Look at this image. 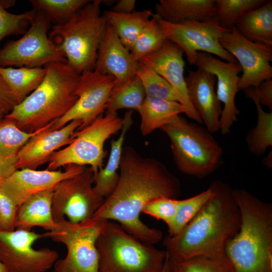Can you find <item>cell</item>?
<instances>
[{
    "label": "cell",
    "mask_w": 272,
    "mask_h": 272,
    "mask_svg": "<svg viewBox=\"0 0 272 272\" xmlns=\"http://www.w3.org/2000/svg\"><path fill=\"white\" fill-rule=\"evenodd\" d=\"M119 169L116 186L92 218L116 221L142 242L151 245L159 242L162 231L144 224L140 214L144 206L154 199H177L181 192L179 180L162 163L142 157L130 147H123Z\"/></svg>",
    "instance_id": "cell-1"
},
{
    "label": "cell",
    "mask_w": 272,
    "mask_h": 272,
    "mask_svg": "<svg viewBox=\"0 0 272 272\" xmlns=\"http://www.w3.org/2000/svg\"><path fill=\"white\" fill-rule=\"evenodd\" d=\"M209 187L213 195L196 216L178 234L164 238L168 259L226 256V245L240 227V210L233 189L227 183L214 180Z\"/></svg>",
    "instance_id": "cell-2"
},
{
    "label": "cell",
    "mask_w": 272,
    "mask_h": 272,
    "mask_svg": "<svg viewBox=\"0 0 272 272\" xmlns=\"http://www.w3.org/2000/svg\"><path fill=\"white\" fill-rule=\"evenodd\" d=\"M241 222L227 243L226 256L234 272H272V205L244 189H234Z\"/></svg>",
    "instance_id": "cell-3"
},
{
    "label": "cell",
    "mask_w": 272,
    "mask_h": 272,
    "mask_svg": "<svg viewBox=\"0 0 272 272\" xmlns=\"http://www.w3.org/2000/svg\"><path fill=\"white\" fill-rule=\"evenodd\" d=\"M44 67L45 75L40 85L4 116L26 132L35 131L59 119L78 99L80 74L66 63L52 62Z\"/></svg>",
    "instance_id": "cell-4"
},
{
    "label": "cell",
    "mask_w": 272,
    "mask_h": 272,
    "mask_svg": "<svg viewBox=\"0 0 272 272\" xmlns=\"http://www.w3.org/2000/svg\"><path fill=\"white\" fill-rule=\"evenodd\" d=\"M100 0L90 1L66 23L54 25L49 37L64 54L66 63L79 74L94 70L108 23L100 14Z\"/></svg>",
    "instance_id": "cell-5"
},
{
    "label": "cell",
    "mask_w": 272,
    "mask_h": 272,
    "mask_svg": "<svg viewBox=\"0 0 272 272\" xmlns=\"http://www.w3.org/2000/svg\"><path fill=\"white\" fill-rule=\"evenodd\" d=\"M96 246L99 272H160L167 258L165 250L142 242L110 220L105 221Z\"/></svg>",
    "instance_id": "cell-6"
},
{
    "label": "cell",
    "mask_w": 272,
    "mask_h": 272,
    "mask_svg": "<svg viewBox=\"0 0 272 272\" xmlns=\"http://www.w3.org/2000/svg\"><path fill=\"white\" fill-rule=\"evenodd\" d=\"M168 137L177 169L187 175L204 178L222 164V147L204 127L178 115L160 128Z\"/></svg>",
    "instance_id": "cell-7"
},
{
    "label": "cell",
    "mask_w": 272,
    "mask_h": 272,
    "mask_svg": "<svg viewBox=\"0 0 272 272\" xmlns=\"http://www.w3.org/2000/svg\"><path fill=\"white\" fill-rule=\"evenodd\" d=\"M123 119L116 112L98 116L87 127L77 130L73 142L65 148L53 153L47 170H56L70 164L88 166L94 173L103 167L107 155L106 141L121 130Z\"/></svg>",
    "instance_id": "cell-8"
},
{
    "label": "cell",
    "mask_w": 272,
    "mask_h": 272,
    "mask_svg": "<svg viewBox=\"0 0 272 272\" xmlns=\"http://www.w3.org/2000/svg\"><path fill=\"white\" fill-rule=\"evenodd\" d=\"M106 220L92 218L78 223L65 218L55 228L45 233L55 242L63 243L67 254L53 265L54 272H99L97 239Z\"/></svg>",
    "instance_id": "cell-9"
},
{
    "label": "cell",
    "mask_w": 272,
    "mask_h": 272,
    "mask_svg": "<svg viewBox=\"0 0 272 272\" xmlns=\"http://www.w3.org/2000/svg\"><path fill=\"white\" fill-rule=\"evenodd\" d=\"M35 10L30 27L22 37L0 50V66L43 67L52 62L66 63L63 53L47 35L50 22L43 13Z\"/></svg>",
    "instance_id": "cell-10"
},
{
    "label": "cell",
    "mask_w": 272,
    "mask_h": 272,
    "mask_svg": "<svg viewBox=\"0 0 272 272\" xmlns=\"http://www.w3.org/2000/svg\"><path fill=\"white\" fill-rule=\"evenodd\" d=\"M94 173L85 166L77 175L60 182L53 190L52 217L55 223L64 218L78 223L92 218L105 198L93 190Z\"/></svg>",
    "instance_id": "cell-11"
},
{
    "label": "cell",
    "mask_w": 272,
    "mask_h": 272,
    "mask_svg": "<svg viewBox=\"0 0 272 272\" xmlns=\"http://www.w3.org/2000/svg\"><path fill=\"white\" fill-rule=\"evenodd\" d=\"M155 15L168 39L183 50L190 65L195 64L197 52L199 51L215 54L227 62H237L219 42L223 34L230 30L219 26L214 19L205 22L190 21L173 24Z\"/></svg>",
    "instance_id": "cell-12"
},
{
    "label": "cell",
    "mask_w": 272,
    "mask_h": 272,
    "mask_svg": "<svg viewBox=\"0 0 272 272\" xmlns=\"http://www.w3.org/2000/svg\"><path fill=\"white\" fill-rule=\"evenodd\" d=\"M45 238L44 233L0 230V260L9 272H45L58 260V253L49 248L35 249L32 245Z\"/></svg>",
    "instance_id": "cell-13"
},
{
    "label": "cell",
    "mask_w": 272,
    "mask_h": 272,
    "mask_svg": "<svg viewBox=\"0 0 272 272\" xmlns=\"http://www.w3.org/2000/svg\"><path fill=\"white\" fill-rule=\"evenodd\" d=\"M114 84L112 76L95 70L81 73L76 89L77 102L64 115L54 121L51 129H58L77 119L82 121L77 130L88 126L105 111Z\"/></svg>",
    "instance_id": "cell-14"
},
{
    "label": "cell",
    "mask_w": 272,
    "mask_h": 272,
    "mask_svg": "<svg viewBox=\"0 0 272 272\" xmlns=\"http://www.w3.org/2000/svg\"><path fill=\"white\" fill-rule=\"evenodd\" d=\"M222 47L240 65L242 76L238 83L239 91L257 87L272 78V46L249 41L235 27L225 32L219 39Z\"/></svg>",
    "instance_id": "cell-15"
},
{
    "label": "cell",
    "mask_w": 272,
    "mask_h": 272,
    "mask_svg": "<svg viewBox=\"0 0 272 272\" xmlns=\"http://www.w3.org/2000/svg\"><path fill=\"white\" fill-rule=\"evenodd\" d=\"M195 65L213 73L217 79L216 94L221 103L224 105L220 119V130L223 134H228L240 114L235 100L239 91L238 75L242 72L241 67L238 62L223 61L203 52H197Z\"/></svg>",
    "instance_id": "cell-16"
},
{
    "label": "cell",
    "mask_w": 272,
    "mask_h": 272,
    "mask_svg": "<svg viewBox=\"0 0 272 272\" xmlns=\"http://www.w3.org/2000/svg\"><path fill=\"white\" fill-rule=\"evenodd\" d=\"M64 167V171L29 168L16 170L3 181L0 187L19 207L37 193L54 190L60 182L77 175L85 166L70 164Z\"/></svg>",
    "instance_id": "cell-17"
},
{
    "label": "cell",
    "mask_w": 272,
    "mask_h": 272,
    "mask_svg": "<svg viewBox=\"0 0 272 272\" xmlns=\"http://www.w3.org/2000/svg\"><path fill=\"white\" fill-rule=\"evenodd\" d=\"M184 52L176 44L167 40L158 51L140 61L152 68L163 77L177 94L180 103L186 109V115L198 124L202 121L189 99L184 76Z\"/></svg>",
    "instance_id": "cell-18"
},
{
    "label": "cell",
    "mask_w": 272,
    "mask_h": 272,
    "mask_svg": "<svg viewBox=\"0 0 272 272\" xmlns=\"http://www.w3.org/2000/svg\"><path fill=\"white\" fill-rule=\"evenodd\" d=\"M81 124V120H74L58 129H52V126L33 136L19 151L16 170L36 169L48 162L57 150L73 142V135Z\"/></svg>",
    "instance_id": "cell-19"
},
{
    "label": "cell",
    "mask_w": 272,
    "mask_h": 272,
    "mask_svg": "<svg viewBox=\"0 0 272 272\" xmlns=\"http://www.w3.org/2000/svg\"><path fill=\"white\" fill-rule=\"evenodd\" d=\"M185 81L190 102L206 128L211 133L220 130L222 108L215 89L216 76L198 68L188 71Z\"/></svg>",
    "instance_id": "cell-20"
},
{
    "label": "cell",
    "mask_w": 272,
    "mask_h": 272,
    "mask_svg": "<svg viewBox=\"0 0 272 272\" xmlns=\"http://www.w3.org/2000/svg\"><path fill=\"white\" fill-rule=\"evenodd\" d=\"M139 62L132 59L130 51L108 24L98 50L94 70L103 75L112 76L115 84L117 85L136 75Z\"/></svg>",
    "instance_id": "cell-21"
},
{
    "label": "cell",
    "mask_w": 272,
    "mask_h": 272,
    "mask_svg": "<svg viewBox=\"0 0 272 272\" xmlns=\"http://www.w3.org/2000/svg\"><path fill=\"white\" fill-rule=\"evenodd\" d=\"M53 195V190L42 191L32 195L19 206L16 229L31 231L34 227H40L47 231L53 230L56 226L52 213Z\"/></svg>",
    "instance_id": "cell-22"
},
{
    "label": "cell",
    "mask_w": 272,
    "mask_h": 272,
    "mask_svg": "<svg viewBox=\"0 0 272 272\" xmlns=\"http://www.w3.org/2000/svg\"><path fill=\"white\" fill-rule=\"evenodd\" d=\"M215 0H160L155 5L156 14L170 23L205 22L215 17Z\"/></svg>",
    "instance_id": "cell-23"
},
{
    "label": "cell",
    "mask_w": 272,
    "mask_h": 272,
    "mask_svg": "<svg viewBox=\"0 0 272 272\" xmlns=\"http://www.w3.org/2000/svg\"><path fill=\"white\" fill-rule=\"evenodd\" d=\"M133 111H126L123 119V124L118 138L110 142V151L106 165L94 173L93 190L98 195L106 198L113 191L118 183L119 175L118 169L123 148L126 134L133 123Z\"/></svg>",
    "instance_id": "cell-24"
},
{
    "label": "cell",
    "mask_w": 272,
    "mask_h": 272,
    "mask_svg": "<svg viewBox=\"0 0 272 272\" xmlns=\"http://www.w3.org/2000/svg\"><path fill=\"white\" fill-rule=\"evenodd\" d=\"M138 111L141 118V132L146 136L171 123L180 114H185L186 109L177 101L146 97Z\"/></svg>",
    "instance_id": "cell-25"
},
{
    "label": "cell",
    "mask_w": 272,
    "mask_h": 272,
    "mask_svg": "<svg viewBox=\"0 0 272 272\" xmlns=\"http://www.w3.org/2000/svg\"><path fill=\"white\" fill-rule=\"evenodd\" d=\"M235 28L249 41L272 46V1L245 13Z\"/></svg>",
    "instance_id": "cell-26"
},
{
    "label": "cell",
    "mask_w": 272,
    "mask_h": 272,
    "mask_svg": "<svg viewBox=\"0 0 272 272\" xmlns=\"http://www.w3.org/2000/svg\"><path fill=\"white\" fill-rule=\"evenodd\" d=\"M103 15L122 44L130 51L154 13L150 10L135 11L129 14L117 13L109 10L105 11Z\"/></svg>",
    "instance_id": "cell-27"
},
{
    "label": "cell",
    "mask_w": 272,
    "mask_h": 272,
    "mask_svg": "<svg viewBox=\"0 0 272 272\" xmlns=\"http://www.w3.org/2000/svg\"><path fill=\"white\" fill-rule=\"evenodd\" d=\"M245 97L252 100L256 106L257 119L256 125L246 134L245 141L250 152L256 156L264 154L272 147V111L266 112L259 103L255 88L245 89Z\"/></svg>",
    "instance_id": "cell-28"
},
{
    "label": "cell",
    "mask_w": 272,
    "mask_h": 272,
    "mask_svg": "<svg viewBox=\"0 0 272 272\" xmlns=\"http://www.w3.org/2000/svg\"><path fill=\"white\" fill-rule=\"evenodd\" d=\"M54 121L40 129L29 132L20 129L15 120L4 117L0 120V161L15 168L21 148L33 136L52 126Z\"/></svg>",
    "instance_id": "cell-29"
},
{
    "label": "cell",
    "mask_w": 272,
    "mask_h": 272,
    "mask_svg": "<svg viewBox=\"0 0 272 272\" xmlns=\"http://www.w3.org/2000/svg\"><path fill=\"white\" fill-rule=\"evenodd\" d=\"M43 67L0 66V74L9 86L17 103L21 102L40 85L45 75Z\"/></svg>",
    "instance_id": "cell-30"
},
{
    "label": "cell",
    "mask_w": 272,
    "mask_h": 272,
    "mask_svg": "<svg viewBox=\"0 0 272 272\" xmlns=\"http://www.w3.org/2000/svg\"><path fill=\"white\" fill-rule=\"evenodd\" d=\"M146 97L143 86L136 74L124 83L114 84L105 111L106 113L116 112L121 109L138 111Z\"/></svg>",
    "instance_id": "cell-31"
},
{
    "label": "cell",
    "mask_w": 272,
    "mask_h": 272,
    "mask_svg": "<svg viewBox=\"0 0 272 272\" xmlns=\"http://www.w3.org/2000/svg\"><path fill=\"white\" fill-rule=\"evenodd\" d=\"M168 40L155 14L136 39L130 51L132 59L139 62L144 57L159 50Z\"/></svg>",
    "instance_id": "cell-32"
},
{
    "label": "cell",
    "mask_w": 272,
    "mask_h": 272,
    "mask_svg": "<svg viewBox=\"0 0 272 272\" xmlns=\"http://www.w3.org/2000/svg\"><path fill=\"white\" fill-rule=\"evenodd\" d=\"M265 0H215L214 20L221 27L231 30L239 18L248 11L256 8Z\"/></svg>",
    "instance_id": "cell-33"
},
{
    "label": "cell",
    "mask_w": 272,
    "mask_h": 272,
    "mask_svg": "<svg viewBox=\"0 0 272 272\" xmlns=\"http://www.w3.org/2000/svg\"><path fill=\"white\" fill-rule=\"evenodd\" d=\"M33 9L46 16L54 25H62L90 1L87 0H30Z\"/></svg>",
    "instance_id": "cell-34"
},
{
    "label": "cell",
    "mask_w": 272,
    "mask_h": 272,
    "mask_svg": "<svg viewBox=\"0 0 272 272\" xmlns=\"http://www.w3.org/2000/svg\"><path fill=\"white\" fill-rule=\"evenodd\" d=\"M209 188L191 197L178 199L175 215L167 225L168 235L173 236L180 232L199 213L213 195Z\"/></svg>",
    "instance_id": "cell-35"
},
{
    "label": "cell",
    "mask_w": 272,
    "mask_h": 272,
    "mask_svg": "<svg viewBox=\"0 0 272 272\" xmlns=\"http://www.w3.org/2000/svg\"><path fill=\"white\" fill-rule=\"evenodd\" d=\"M136 74L141 80L146 97L180 103L172 87L151 67L139 61Z\"/></svg>",
    "instance_id": "cell-36"
},
{
    "label": "cell",
    "mask_w": 272,
    "mask_h": 272,
    "mask_svg": "<svg viewBox=\"0 0 272 272\" xmlns=\"http://www.w3.org/2000/svg\"><path fill=\"white\" fill-rule=\"evenodd\" d=\"M168 260L170 272H234L226 256L218 258L197 256L179 260L168 258Z\"/></svg>",
    "instance_id": "cell-37"
},
{
    "label": "cell",
    "mask_w": 272,
    "mask_h": 272,
    "mask_svg": "<svg viewBox=\"0 0 272 272\" xmlns=\"http://www.w3.org/2000/svg\"><path fill=\"white\" fill-rule=\"evenodd\" d=\"M35 13L33 9L22 14H12L6 10L0 2V42L7 36L24 34Z\"/></svg>",
    "instance_id": "cell-38"
},
{
    "label": "cell",
    "mask_w": 272,
    "mask_h": 272,
    "mask_svg": "<svg viewBox=\"0 0 272 272\" xmlns=\"http://www.w3.org/2000/svg\"><path fill=\"white\" fill-rule=\"evenodd\" d=\"M178 199L159 197L147 203L142 213L164 221L168 225L173 220L177 208Z\"/></svg>",
    "instance_id": "cell-39"
},
{
    "label": "cell",
    "mask_w": 272,
    "mask_h": 272,
    "mask_svg": "<svg viewBox=\"0 0 272 272\" xmlns=\"http://www.w3.org/2000/svg\"><path fill=\"white\" fill-rule=\"evenodd\" d=\"M18 207L0 187V230H15V222Z\"/></svg>",
    "instance_id": "cell-40"
},
{
    "label": "cell",
    "mask_w": 272,
    "mask_h": 272,
    "mask_svg": "<svg viewBox=\"0 0 272 272\" xmlns=\"http://www.w3.org/2000/svg\"><path fill=\"white\" fill-rule=\"evenodd\" d=\"M16 105L17 103L9 86L0 74V110L6 115Z\"/></svg>",
    "instance_id": "cell-41"
},
{
    "label": "cell",
    "mask_w": 272,
    "mask_h": 272,
    "mask_svg": "<svg viewBox=\"0 0 272 272\" xmlns=\"http://www.w3.org/2000/svg\"><path fill=\"white\" fill-rule=\"evenodd\" d=\"M255 88L260 105L266 106L270 111H272V80L263 81Z\"/></svg>",
    "instance_id": "cell-42"
},
{
    "label": "cell",
    "mask_w": 272,
    "mask_h": 272,
    "mask_svg": "<svg viewBox=\"0 0 272 272\" xmlns=\"http://www.w3.org/2000/svg\"><path fill=\"white\" fill-rule=\"evenodd\" d=\"M135 0H120L110 11L120 14H129L135 11Z\"/></svg>",
    "instance_id": "cell-43"
},
{
    "label": "cell",
    "mask_w": 272,
    "mask_h": 272,
    "mask_svg": "<svg viewBox=\"0 0 272 272\" xmlns=\"http://www.w3.org/2000/svg\"><path fill=\"white\" fill-rule=\"evenodd\" d=\"M16 170L14 166L0 161V186L3 181Z\"/></svg>",
    "instance_id": "cell-44"
},
{
    "label": "cell",
    "mask_w": 272,
    "mask_h": 272,
    "mask_svg": "<svg viewBox=\"0 0 272 272\" xmlns=\"http://www.w3.org/2000/svg\"><path fill=\"white\" fill-rule=\"evenodd\" d=\"M263 164L267 167V169H271L272 168V151L271 150L267 154V155L264 157L262 160Z\"/></svg>",
    "instance_id": "cell-45"
},
{
    "label": "cell",
    "mask_w": 272,
    "mask_h": 272,
    "mask_svg": "<svg viewBox=\"0 0 272 272\" xmlns=\"http://www.w3.org/2000/svg\"><path fill=\"white\" fill-rule=\"evenodd\" d=\"M2 5L5 9L11 7L14 5L15 1H0Z\"/></svg>",
    "instance_id": "cell-46"
},
{
    "label": "cell",
    "mask_w": 272,
    "mask_h": 272,
    "mask_svg": "<svg viewBox=\"0 0 272 272\" xmlns=\"http://www.w3.org/2000/svg\"><path fill=\"white\" fill-rule=\"evenodd\" d=\"M160 272H170L168 260L167 257L164 262L163 268Z\"/></svg>",
    "instance_id": "cell-47"
},
{
    "label": "cell",
    "mask_w": 272,
    "mask_h": 272,
    "mask_svg": "<svg viewBox=\"0 0 272 272\" xmlns=\"http://www.w3.org/2000/svg\"><path fill=\"white\" fill-rule=\"evenodd\" d=\"M0 272H9L5 265L0 260Z\"/></svg>",
    "instance_id": "cell-48"
},
{
    "label": "cell",
    "mask_w": 272,
    "mask_h": 272,
    "mask_svg": "<svg viewBox=\"0 0 272 272\" xmlns=\"http://www.w3.org/2000/svg\"><path fill=\"white\" fill-rule=\"evenodd\" d=\"M5 115V113L2 111L0 110V120L4 118Z\"/></svg>",
    "instance_id": "cell-49"
},
{
    "label": "cell",
    "mask_w": 272,
    "mask_h": 272,
    "mask_svg": "<svg viewBox=\"0 0 272 272\" xmlns=\"http://www.w3.org/2000/svg\"><path fill=\"white\" fill-rule=\"evenodd\" d=\"M52 272H54L53 271Z\"/></svg>",
    "instance_id": "cell-50"
}]
</instances>
